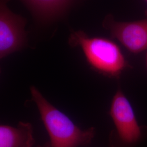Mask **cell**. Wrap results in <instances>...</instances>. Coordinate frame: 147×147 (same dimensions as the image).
<instances>
[{"label":"cell","instance_id":"obj_8","mask_svg":"<svg viewBox=\"0 0 147 147\" xmlns=\"http://www.w3.org/2000/svg\"><path fill=\"white\" fill-rule=\"evenodd\" d=\"M50 147V146H49V144H47V145H46V146H43V147Z\"/></svg>","mask_w":147,"mask_h":147},{"label":"cell","instance_id":"obj_10","mask_svg":"<svg viewBox=\"0 0 147 147\" xmlns=\"http://www.w3.org/2000/svg\"><path fill=\"white\" fill-rule=\"evenodd\" d=\"M145 1H146V2H147V0H145Z\"/></svg>","mask_w":147,"mask_h":147},{"label":"cell","instance_id":"obj_6","mask_svg":"<svg viewBox=\"0 0 147 147\" xmlns=\"http://www.w3.org/2000/svg\"><path fill=\"white\" fill-rule=\"evenodd\" d=\"M35 140L29 123L20 122L17 126H0V147H32Z\"/></svg>","mask_w":147,"mask_h":147},{"label":"cell","instance_id":"obj_5","mask_svg":"<svg viewBox=\"0 0 147 147\" xmlns=\"http://www.w3.org/2000/svg\"><path fill=\"white\" fill-rule=\"evenodd\" d=\"M8 0H1L0 5V57L4 58L20 50L26 40L25 22L12 13L6 5Z\"/></svg>","mask_w":147,"mask_h":147},{"label":"cell","instance_id":"obj_7","mask_svg":"<svg viewBox=\"0 0 147 147\" xmlns=\"http://www.w3.org/2000/svg\"><path fill=\"white\" fill-rule=\"evenodd\" d=\"M38 15L50 18L58 14L67 5L69 0H25Z\"/></svg>","mask_w":147,"mask_h":147},{"label":"cell","instance_id":"obj_1","mask_svg":"<svg viewBox=\"0 0 147 147\" xmlns=\"http://www.w3.org/2000/svg\"><path fill=\"white\" fill-rule=\"evenodd\" d=\"M30 91L50 137V147H80L91 142L95 134L94 127L81 130L50 103L34 86H32Z\"/></svg>","mask_w":147,"mask_h":147},{"label":"cell","instance_id":"obj_4","mask_svg":"<svg viewBox=\"0 0 147 147\" xmlns=\"http://www.w3.org/2000/svg\"><path fill=\"white\" fill-rule=\"evenodd\" d=\"M146 18L138 21H116L111 15L107 16L103 27L110 32L129 51L138 53L147 49V11Z\"/></svg>","mask_w":147,"mask_h":147},{"label":"cell","instance_id":"obj_3","mask_svg":"<svg viewBox=\"0 0 147 147\" xmlns=\"http://www.w3.org/2000/svg\"><path fill=\"white\" fill-rule=\"evenodd\" d=\"M110 115L118 138L123 146L132 147L142 140V130L134 110L120 89L117 92L112 101Z\"/></svg>","mask_w":147,"mask_h":147},{"label":"cell","instance_id":"obj_2","mask_svg":"<svg viewBox=\"0 0 147 147\" xmlns=\"http://www.w3.org/2000/svg\"><path fill=\"white\" fill-rule=\"evenodd\" d=\"M69 43L80 47L89 64L102 73L117 76L128 67L119 47L109 39L90 38L84 32L78 31L71 34Z\"/></svg>","mask_w":147,"mask_h":147},{"label":"cell","instance_id":"obj_9","mask_svg":"<svg viewBox=\"0 0 147 147\" xmlns=\"http://www.w3.org/2000/svg\"><path fill=\"white\" fill-rule=\"evenodd\" d=\"M146 61H147V57H146Z\"/></svg>","mask_w":147,"mask_h":147}]
</instances>
